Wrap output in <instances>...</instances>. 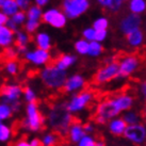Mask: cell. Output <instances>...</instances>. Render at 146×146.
<instances>
[{
	"label": "cell",
	"mask_w": 146,
	"mask_h": 146,
	"mask_svg": "<svg viewBox=\"0 0 146 146\" xmlns=\"http://www.w3.org/2000/svg\"><path fill=\"white\" fill-rule=\"evenodd\" d=\"M104 53V46L102 43H98L96 41L90 42L86 57L90 58H99Z\"/></svg>",
	"instance_id": "4316f807"
},
{
	"label": "cell",
	"mask_w": 146,
	"mask_h": 146,
	"mask_svg": "<svg viewBox=\"0 0 146 146\" xmlns=\"http://www.w3.org/2000/svg\"><path fill=\"white\" fill-rule=\"evenodd\" d=\"M83 130H84L85 134H93L96 130V126L93 122H88L83 124Z\"/></svg>",
	"instance_id": "b9f144b4"
},
{
	"label": "cell",
	"mask_w": 146,
	"mask_h": 146,
	"mask_svg": "<svg viewBox=\"0 0 146 146\" xmlns=\"http://www.w3.org/2000/svg\"><path fill=\"white\" fill-rule=\"evenodd\" d=\"M15 2H16L17 7L21 11L26 12L29 7L33 4V0H15Z\"/></svg>",
	"instance_id": "ab89813d"
},
{
	"label": "cell",
	"mask_w": 146,
	"mask_h": 146,
	"mask_svg": "<svg viewBox=\"0 0 146 146\" xmlns=\"http://www.w3.org/2000/svg\"><path fill=\"white\" fill-rule=\"evenodd\" d=\"M107 37H108V30H99V31H96L94 41L102 44V42H105L107 40Z\"/></svg>",
	"instance_id": "60d3db41"
},
{
	"label": "cell",
	"mask_w": 146,
	"mask_h": 146,
	"mask_svg": "<svg viewBox=\"0 0 146 146\" xmlns=\"http://www.w3.org/2000/svg\"><path fill=\"white\" fill-rule=\"evenodd\" d=\"M33 42L36 46V48L42 49V50H46V51H50L52 48V37L46 31H41L38 30L34 36H33Z\"/></svg>",
	"instance_id": "2e32d148"
},
{
	"label": "cell",
	"mask_w": 146,
	"mask_h": 146,
	"mask_svg": "<svg viewBox=\"0 0 146 146\" xmlns=\"http://www.w3.org/2000/svg\"><path fill=\"white\" fill-rule=\"evenodd\" d=\"M45 117L49 128L60 135H66L69 126L74 122L73 115L66 110L64 102H58L53 105Z\"/></svg>",
	"instance_id": "6da1fadb"
},
{
	"label": "cell",
	"mask_w": 146,
	"mask_h": 146,
	"mask_svg": "<svg viewBox=\"0 0 146 146\" xmlns=\"http://www.w3.org/2000/svg\"><path fill=\"white\" fill-rule=\"evenodd\" d=\"M118 78L117 61L104 64L94 75V82L97 85H105Z\"/></svg>",
	"instance_id": "30bf717a"
},
{
	"label": "cell",
	"mask_w": 146,
	"mask_h": 146,
	"mask_svg": "<svg viewBox=\"0 0 146 146\" xmlns=\"http://www.w3.org/2000/svg\"><path fill=\"white\" fill-rule=\"evenodd\" d=\"M123 137L134 145H143L146 141V127L144 124H135L126 127Z\"/></svg>",
	"instance_id": "7c38bea8"
},
{
	"label": "cell",
	"mask_w": 146,
	"mask_h": 146,
	"mask_svg": "<svg viewBox=\"0 0 146 146\" xmlns=\"http://www.w3.org/2000/svg\"><path fill=\"white\" fill-rule=\"evenodd\" d=\"M78 61V58L76 54L73 53H63L60 57H58L56 59V61L53 63V65L57 67V68L67 72L70 67H73L74 65H76Z\"/></svg>",
	"instance_id": "ac0fdd59"
},
{
	"label": "cell",
	"mask_w": 146,
	"mask_h": 146,
	"mask_svg": "<svg viewBox=\"0 0 146 146\" xmlns=\"http://www.w3.org/2000/svg\"><path fill=\"white\" fill-rule=\"evenodd\" d=\"M3 2H4V0H0V8H1V5H2Z\"/></svg>",
	"instance_id": "11a10c76"
},
{
	"label": "cell",
	"mask_w": 146,
	"mask_h": 146,
	"mask_svg": "<svg viewBox=\"0 0 146 146\" xmlns=\"http://www.w3.org/2000/svg\"><path fill=\"white\" fill-rule=\"evenodd\" d=\"M29 143L31 144V146H42L41 140H40V138H36V137H34L31 140H29Z\"/></svg>",
	"instance_id": "816d5d0a"
},
{
	"label": "cell",
	"mask_w": 146,
	"mask_h": 146,
	"mask_svg": "<svg viewBox=\"0 0 146 146\" xmlns=\"http://www.w3.org/2000/svg\"><path fill=\"white\" fill-rule=\"evenodd\" d=\"M118 78L126 79L131 77L141 67V59L137 54H126L117 61Z\"/></svg>",
	"instance_id": "52a82bcc"
},
{
	"label": "cell",
	"mask_w": 146,
	"mask_h": 146,
	"mask_svg": "<svg viewBox=\"0 0 146 146\" xmlns=\"http://www.w3.org/2000/svg\"><path fill=\"white\" fill-rule=\"evenodd\" d=\"M13 111L11 106L0 102V123H7L13 116Z\"/></svg>",
	"instance_id": "1f68e13d"
},
{
	"label": "cell",
	"mask_w": 146,
	"mask_h": 146,
	"mask_svg": "<svg viewBox=\"0 0 146 146\" xmlns=\"http://www.w3.org/2000/svg\"><path fill=\"white\" fill-rule=\"evenodd\" d=\"M122 112L118 110L116 107L115 102H114L112 96L108 97L102 100L96 107V111H95V122L98 125L105 126L110 119L114 117L121 116Z\"/></svg>",
	"instance_id": "5b68a950"
},
{
	"label": "cell",
	"mask_w": 146,
	"mask_h": 146,
	"mask_svg": "<svg viewBox=\"0 0 146 146\" xmlns=\"http://www.w3.org/2000/svg\"><path fill=\"white\" fill-rule=\"evenodd\" d=\"M23 97V86L18 83H8L0 90V102L7 105H13L21 102Z\"/></svg>",
	"instance_id": "8fae6325"
},
{
	"label": "cell",
	"mask_w": 146,
	"mask_h": 146,
	"mask_svg": "<svg viewBox=\"0 0 146 146\" xmlns=\"http://www.w3.org/2000/svg\"><path fill=\"white\" fill-rule=\"evenodd\" d=\"M40 79L42 83L49 90L58 91V90L63 89V85L65 83V80L67 78V72L61 70L57 68L53 63L48 64L42 67L40 73H38Z\"/></svg>",
	"instance_id": "3957f363"
},
{
	"label": "cell",
	"mask_w": 146,
	"mask_h": 146,
	"mask_svg": "<svg viewBox=\"0 0 146 146\" xmlns=\"http://www.w3.org/2000/svg\"><path fill=\"white\" fill-rule=\"evenodd\" d=\"M96 2H97L102 9H106V10H108L110 7V0H95Z\"/></svg>",
	"instance_id": "c3c4849f"
},
{
	"label": "cell",
	"mask_w": 146,
	"mask_h": 146,
	"mask_svg": "<svg viewBox=\"0 0 146 146\" xmlns=\"http://www.w3.org/2000/svg\"><path fill=\"white\" fill-rule=\"evenodd\" d=\"M5 26H7V27H8L9 29H10V30H11V31H12V32H16L17 30H18V27H17L16 25L14 24V23H13L12 21H11V19H10V18H9V21H8V23H7V25H5Z\"/></svg>",
	"instance_id": "7dc6e473"
},
{
	"label": "cell",
	"mask_w": 146,
	"mask_h": 146,
	"mask_svg": "<svg viewBox=\"0 0 146 146\" xmlns=\"http://www.w3.org/2000/svg\"><path fill=\"white\" fill-rule=\"evenodd\" d=\"M94 97L95 95L92 91L83 90L79 93L73 94L68 100L64 102L65 108L72 115L81 113L93 102Z\"/></svg>",
	"instance_id": "277c9868"
},
{
	"label": "cell",
	"mask_w": 146,
	"mask_h": 146,
	"mask_svg": "<svg viewBox=\"0 0 146 146\" xmlns=\"http://www.w3.org/2000/svg\"><path fill=\"white\" fill-rule=\"evenodd\" d=\"M10 19L14 23V24L16 25L18 28L21 29L23 26H24V24L26 23V21H27V17H26V13L24 12V11H18L17 13H15L14 15H13L12 17H10Z\"/></svg>",
	"instance_id": "e575fe53"
},
{
	"label": "cell",
	"mask_w": 146,
	"mask_h": 146,
	"mask_svg": "<svg viewBox=\"0 0 146 146\" xmlns=\"http://www.w3.org/2000/svg\"><path fill=\"white\" fill-rule=\"evenodd\" d=\"M126 127H127V124L124 122L122 116L114 117L107 123L108 131L112 135H114V137H123V134L125 132Z\"/></svg>",
	"instance_id": "d6986e66"
},
{
	"label": "cell",
	"mask_w": 146,
	"mask_h": 146,
	"mask_svg": "<svg viewBox=\"0 0 146 146\" xmlns=\"http://www.w3.org/2000/svg\"><path fill=\"white\" fill-rule=\"evenodd\" d=\"M18 51H17L16 47L13 45L11 47H8L2 50V57L8 61V60H16L18 57Z\"/></svg>",
	"instance_id": "d590c367"
},
{
	"label": "cell",
	"mask_w": 146,
	"mask_h": 146,
	"mask_svg": "<svg viewBox=\"0 0 146 146\" xmlns=\"http://www.w3.org/2000/svg\"><path fill=\"white\" fill-rule=\"evenodd\" d=\"M14 137V131L8 123H0V144H7Z\"/></svg>",
	"instance_id": "603a6c76"
},
{
	"label": "cell",
	"mask_w": 146,
	"mask_h": 146,
	"mask_svg": "<svg viewBox=\"0 0 146 146\" xmlns=\"http://www.w3.org/2000/svg\"><path fill=\"white\" fill-rule=\"evenodd\" d=\"M96 146H107V145H106V143L104 141L98 140V141H96Z\"/></svg>",
	"instance_id": "f5cc1de1"
},
{
	"label": "cell",
	"mask_w": 146,
	"mask_h": 146,
	"mask_svg": "<svg viewBox=\"0 0 146 146\" xmlns=\"http://www.w3.org/2000/svg\"><path fill=\"white\" fill-rule=\"evenodd\" d=\"M13 146H31V144L29 143V140L27 139H19L13 144Z\"/></svg>",
	"instance_id": "f6af8a7d"
},
{
	"label": "cell",
	"mask_w": 146,
	"mask_h": 146,
	"mask_svg": "<svg viewBox=\"0 0 146 146\" xmlns=\"http://www.w3.org/2000/svg\"><path fill=\"white\" fill-rule=\"evenodd\" d=\"M50 0H33V4H35L40 8H45L46 5H48Z\"/></svg>",
	"instance_id": "bcb514c9"
},
{
	"label": "cell",
	"mask_w": 146,
	"mask_h": 146,
	"mask_svg": "<svg viewBox=\"0 0 146 146\" xmlns=\"http://www.w3.org/2000/svg\"><path fill=\"white\" fill-rule=\"evenodd\" d=\"M40 140L42 146H56L58 143V134L53 131H47L42 135Z\"/></svg>",
	"instance_id": "83f0119b"
},
{
	"label": "cell",
	"mask_w": 146,
	"mask_h": 146,
	"mask_svg": "<svg viewBox=\"0 0 146 146\" xmlns=\"http://www.w3.org/2000/svg\"><path fill=\"white\" fill-rule=\"evenodd\" d=\"M142 16L132 13H127L118 21V29L124 35H127L138 29L142 28Z\"/></svg>",
	"instance_id": "4fadbf2b"
},
{
	"label": "cell",
	"mask_w": 146,
	"mask_h": 146,
	"mask_svg": "<svg viewBox=\"0 0 146 146\" xmlns=\"http://www.w3.org/2000/svg\"><path fill=\"white\" fill-rule=\"evenodd\" d=\"M14 45V32L7 26L0 27V49H5Z\"/></svg>",
	"instance_id": "44dd1931"
},
{
	"label": "cell",
	"mask_w": 146,
	"mask_h": 146,
	"mask_svg": "<svg viewBox=\"0 0 146 146\" xmlns=\"http://www.w3.org/2000/svg\"><path fill=\"white\" fill-rule=\"evenodd\" d=\"M40 27H41V21H26V23L24 24L23 28L26 32L32 35V34H35V33L40 30Z\"/></svg>",
	"instance_id": "836d02e7"
},
{
	"label": "cell",
	"mask_w": 146,
	"mask_h": 146,
	"mask_svg": "<svg viewBox=\"0 0 146 146\" xmlns=\"http://www.w3.org/2000/svg\"><path fill=\"white\" fill-rule=\"evenodd\" d=\"M2 59H3V57H2V50L0 49V62L2 61Z\"/></svg>",
	"instance_id": "db71d44e"
},
{
	"label": "cell",
	"mask_w": 146,
	"mask_h": 146,
	"mask_svg": "<svg viewBox=\"0 0 146 146\" xmlns=\"http://www.w3.org/2000/svg\"><path fill=\"white\" fill-rule=\"evenodd\" d=\"M86 86V79L81 74H73L67 76L65 83L63 85V90L67 94H76L85 90Z\"/></svg>",
	"instance_id": "5bb4252c"
},
{
	"label": "cell",
	"mask_w": 146,
	"mask_h": 146,
	"mask_svg": "<svg viewBox=\"0 0 146 146\" xmlns=\"http://www.w3.org/2000/svg\"><path fill=\"white\" fill-rule=\"evenodd\" d=\"M109 26H110L109 18L107 16L102 15V16H98L94 19L91 27L93 29H95L96 31H99V30H108Z\"/></svg>",
	"instance_id": "f1b7e54d"
},
{
	"label": "cell",
	"mask_w": 146,
	"mask_h": 146,
	"mask_svg": "<svg viewBox=\"0 0 146 146\" xmlns=\"http://www.w3.org/2000/svg\"><path fill=\"white\" fill-rule=\"evenodd\" d=\"M23 58L28 64L32 65L34 67H38V68H42L46 65L50 64V62H51L50 51L42 50L36 47L33 49L29 48L28 51L25 54H23Z\"/></svg>",
	"instance_id": "9c48e42d"
},
{
	"label": "cell",
	"mask_w": 146,
	"mask_h": 146,
	"mask_svg": "<svg viewBox=\"0 0 146 146\" xmlns=\"http://www.w3.org/2000/svg\"><path fill=\"white\" fill-rule=\"evenodd\" d=\"M126 42L130 48H141L145 42V34L143 29H138L126 35Z\"/></svg>",
	"instance_id": "ffe728a7"
},
{
	"label": "cell",
	"mask_w": 146,
	"mask_h": 146,
	"mask_svg": "<svg viewBox=\"0 0 146 146\" xmlns=\"http://www.w3.org/2000/svg\"><path fill=\"white\" fill-rule=\"evenodd\" d=\"M42 21L54 29H63L67 25V17L60 8H48L43 10Z\"/></svg>",
	"instance_id": "ba28073f"
},
{
	"label": "cell",
	"mask_w": 146,
	"mask_h": 146,
	"mask_svg": "<svg viewBox=\"0 0 146 146\" xmlns=\"http://www.w3.org/2000/svg\"><path fill=\"white\" fill-rule=\"evenodd\" d=\"M11 109H12L13 113H19L23 109V104L21 102H14L13 105H11Z\"/></svg>",
	"instance_id": "7bdbcfd3"
},
{
	"label": "cell",
	"mask_w": 146,
	"mask_h": 146,
	"mask_svg": "<svg viewBox=\"0 0 146 146\" xmlns=\"http://www.w3.org/2000/svg\"><path fill=\"white\" fill-rule=\"evenodd\" d=\"M46 125V117L42 113L37 102L27 104L25 107V119L21 123V128L30 133L40 132Z\"/></svg>",
	"instance_id": "7a4b0ae2"
},
{
	"label": "cell",
	"mask_w": 146,
	"mask_h": 146,
	"mask_svg": "<svg viewBox=\"0 0 146 146\" xmlns=\"http://www.w3.org/2000/svg\"><path fill=\"white\" fill-rule=\"evenodd\" d=\"M96 139L93 134H85L84 137L76 144V146H96Z\"/></svg>",
	"instance_id": "8d00e7d4"
},
{
	"label": "cell",
	"mask_w": 146,
	"mask_h": 146,
	"mask_svg": "<svg viewBox=\"0 0 146 146\" xmlns=\"http://www.w3.org/2000/svg\"><path fill=\"white\" fill-rule=\"evenodd\" d=\"M26 17L28 21H41L42 23V15H43V9L37 7L35 4H31L26 11Z\"/></svg>",
	"instance_id": "d4e9b609"
},
{
	"label": "cell",
	"mask_w": 146,
	"mask_h": 146,
	"mask_svg": "<svg viewBox=\"0 0 146 146\" xmlns=\"http://www.w3.org/2000/svg\"><path fill=\"white\" fill-rule=\"evenodd\" d=\"M116 61V57L114 54H111V56H107V57L104 58V64H109V63H113V62Z\"/></svg>",
	"instance_id": "681fc988"
},
{
	"label": "cell",
	"mask_w": 146,
	"mask_h": 146,
	"mask_svg": "<svg viewBox=\"0 0 146 146\" xmlns=\"http://www.w3.org/2000/svg\"><path fill=\"white\" fill-rule=\"evenodd\" d=\"M32 41L30 34L25 31L24 29H18L14 33V46L16 47L18 54H25L29 50V44Z\"/></svg>",
	"instance_id": "9a60e30c"
},
{
	"label": "cell",
	"mask_w": 146,
	"mask_h": 146,
	"mask_svg": "<svg viewBox=\"0 0 146 146\" xmlns=\"http://www.w3.org/2000/svg\"><path fill=\"white\" fill-rule=\"evenodd\" d=\"M95 34H96V30L93 29L92 27H86L82 30L81 32L82 38L88 42H93L95 40Z\"/></svg>",
	"instance_id": "74e56055"
},
{
	"label": "cell",
	"mask_w": 146,
	"mask_h": 146,
	"mask_svg": "<svg viewBox=\"0 0 146 146\" xmlns=\"http://www.w3.org/2000/svg\"><path fill=\"white\" fill-rule=\"evenodd\" d=\"M4 70L10 76H16L21 70V65L17 60H8L4 63Z\"/></svg>",
	"instance_id": "4dcf8cb0"
},
{
	"label": "cell",
	"mask_w": 146,
	"mask_h": 146,
	"mask_svg": "<svg viewBox=\"0 0 146 146\" xmlns=\"http://www.w3.org/2000/svg\"><path fill=\"white\" fill-rule=\"evenodd\" d=\"M89 43L90 42L85 41L83 38H79L74 43V49L79 56H86L88 52V48H89Z\"/></svg>",
	"instance_id": "d6a6232c"
},
{
	"label": "cell",
	"mask_w": 146,
	"mask_h": 146,
	"mask_svg": "<svg viewBox=\"0 0 146 146\" xmlns=\"http://www.w3.org/2000/svg\"><path fill=\"white\" fill-rule=\"evenodd\" d=\"M123 5H124V2L122 0H110V7L108 10L112 13H116L122 10Z\"/></svg>",
	"instance_id": "f35d334b"
},
{
	"label": "cell",
	"mask_w": 146,
	"mask_h": 146,
	"mask_svg": "<svg viewBox=\"0 0 146 146\" xmlns=\"http://www.w3.org/2000/svg\"><path fill=\"white\" fill-rule=\"evenodd\" d=\"M139 94L141 95V97H143V99H145L146 97V82L142 81L139 85Z\"/></svg>",
	"instance_id": "ee69618b"
},
{
	"label": "cell",
	"mask_w": 146,
	"mask_h": 146,
	"mask_svg": "<svg viewBox=\"0 0 146 146\" xmlns=\"http://www.w3.org/2000/svg\"><path fill=\"white\" fill-rule=\"evenodd\" d=\"M0 11L3 13L4 15L10 18L12 17L15 13H17L19 11V9L17 7L15 0H4V2L2 3L1 8H0Z\"/></svg>",
	"instance_id": "484cf974"
},
{
	"label": "cell",
	"mask_w": 146,
	"mask_h": 146,
	"mask_svg": "<svg viewBox=\"0 0 146 146\" xmlns=\"http://www.w3.org/2000/svg\"><path fill=\"white\" fill-rule=\"evenodd\" d=\"M9 21V17L7 15H4L3 13L0 11V27H2V26H5L7 23Z\"/></svg>",
	"instance_id": "f907efd6"
},
{
	"label": "cell",
	"mask_w": 146,
	"mask_h": 146,
	"mask_svg": "<svg viewBox=\"0 0 146 146\" xmlns=\"http://www.w3.org/2000/svg\"><path fill=\"white\" fill-rule=\"evenodd\" d=\"M128 10L129 13L142 16L146 11V0H128Z\"/></svg>",
	"instance_id": "7402d4cb"
},
{
	"label": "cell",
	"mask_w": 146,
	"mask_h": 146,
	"mask_svg": "<svg viewBox=\"0 0 146 146\" xmlns=\"http://www.w3.org/2000/svg\"><path fill=\"white\" fill-rule=\"evenodd\" d=\"M122 118L124 119V122L127 124V126L129 125H135V124H140L142 121V116L135 110L130 109L128 111H126L124 113H122Z\"/></svg>",
	"instance_id": "cb8c5ba5"
},
{
	"label": "cell",
	"mask_w": 146,
	"mask_h": 146,
	"mask_svg": "<svg viewBox=\"0 0 146 146\" xmlns=\"http://www.w3.org/2000/svg\"><path fill=\"white\" fill-rule=\"evenodd\" d=\"M23 98L27 104H31V102H37V93L36 91L33 89L32 86L27 85L23 88Z\"/></svg>",
	"instance_id": "f546056e"
},
{
	"label": "cell",
	"mask_w": 146,
	"mask_h": 146,
	"mask_svg": "<svg viewBox=\"0 0 146 146\" xmlns=\"http://www.w3.org/2000/svg\"><path fill=\"white\" fill-rule=\"evenodd\" d=\"M91 5V0H62L60 9L68 21H74L84 15Z\"/></svg>",
	"instance_id": "8992f818"
},
{
	"label": "cell",
	"mask_w": 146,
	"mask_h": 146,
	"mask_svg": "<svg viewBox=\"0 0 146 146\" xmlns=\"http://www.w3.org/2000/svg\"><path fill=\"white\" fill-rule=\"evenodd\" d=\"M123 2H124V3H125V2H127V1H128V0H122Z\"/></svg>",
	"instance_id": "9f6ffc18"
},
{
	"label": "cell",
	"mask_w": 146,
	"mask_h": 146,
	"mask_svg": "<svg viewBox=\"0 0 146 146\" xmlns=\"http://www.w3.org/2000/svg\"><path fill=\"white\" fill-rule=\"evenodd\" d=\"M66 135L68 138L69 142L73 144H77L85 135V132L83 130V124L78 121H74L69 126Z\"/></svg>",
	"instance_id": "e0dca14e"
}]
</instances>
